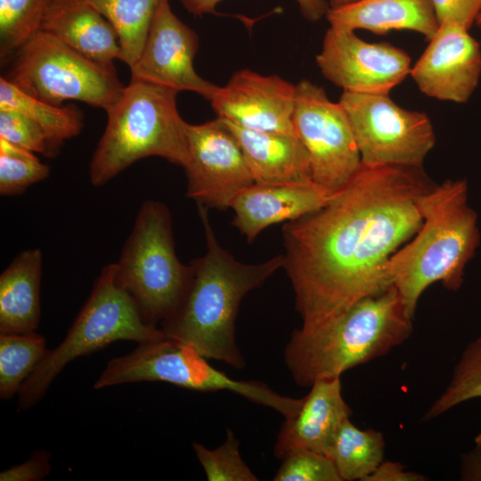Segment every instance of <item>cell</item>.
Wrapping results in <instances>:
<instances>
[{
  "instance_id": "obj_21",
  "label": "cell",
  "mask_w": 481,
  "mask_h": 481,
  "mask_svg": "<svg viewBox=\"0 0 481 481\" xmlns=\"http://www.w3.org/2000/svg\"><path fill=\"white\" fill-rule=\"evenodd\" d=\"M326 18L334 28L363 29L377 35L408 29L422 34L427 40L439 27L431 0H356L330 8Z\"/></svg>"
},
{
  "instance_id": "obj_33",
  "label": "cell",
  "mask_w": 481,
  "mask_h": 481,
  "mask_svg": "<svg viewBox=\"0 0 481 481\" xmlns=\"http://www.w3.org/2000/svg\"><path fill=\"white\" fill-rule=\"evenodd\" d=\"M438 24L452 23L469 30L481 12V0H431Z\"/></svg>"
},
{
  "instance_id": "obj_10",
  "label": "cell",
  "mask_w": 481,
  "mask_h": 481,
  "mask_svg": "<svg viewBox=\"0 0 481 481\" xmlns=\"http://www.w3.org/2000/svg\"><path fill=\"white\" fill-rule=\"evenodd\" d=\"M338 102L348 118L364 167H422L435 146L428 115L401 108L388 94L343 91Z\"/></svg>"
},
{
  "instance_id": "obj_19",
  "label": "cell",
  "mask_w": 481,
  "mask_h": 481,
  "mask_svg": "<svg viewBox=\"0 0 481 481\" xmlns=\"http://www.w3.org/2000/svg\"><path fill=\"white\" fill-rule=\"evenodd\" d=\"M41 30L102 65L122 61L114 28L86 0H48Z\"/></svg>"
},
{
  "instance_id": "obj_16",
  "label": "cell",
  "mask_w": 481,
  "mask_h": 481,
  "mask_svg": "<svg viewBox=\"0 0 481 481\" xmlns=\"http://www.w3.org/2000/svg\"><path fill=\"white\" fill-rule=\"evenodd\" d=\"M411 76L426 95L442 101L467 102L481 75V49L469 29L441 23Z\"/></svg>"
},
{
  "instance_id": "obj_27",
  "label": "cell",
  "mask_w": 481,
  "mask_h": 481,
  "mask_svg": "<svg viewBox=\"0 0 481 481\" xmlns=\"http://www.w3.org/2000/svg\"><path fill=\"white\" fill-rule=\"evenodd\" d=\"M48 0H0V57L6 61L41 30Z\"/></svg>"
},
{
  "instance_id": "obj_9",
  "label": "cell",
  "mask_w": 481,
  "mask_h": 481,
  "mask_svg": "<svg viewBox=\"0 0 481 481\" xmlns=\"http://www.w3.org/2000/svg\"><path fill=\"white\" fill-rule=\"evenodd\" d=\"M16 54L6 78L24 93L55 106L76 100L108 112L126 87L115 67L87 58L43 30Z\"/></svg>"
},
{
  "instance_id": "obj_6",
  "label": "cell",
  "mask_w": 481,
  "mask_h": 481,
  "mask_svg": "<svg viewBox=\"0 0 481 481\" xmlns=\"http://www.w3.org/2000/svg\"><path fill=\"white\" fill-rule=\"evenodd\" d=\"M115 263L105 265L65 338L48 349L18 393V410L37 404L66 365L79 356L101 350L118 340L138 344L165 337L146 323L131 296L115 279Z\"/></svg>"
},
{
  "instance_id": "obj_4",
  "label": "cell",
  "mask_w": 481,
  "mask_h": 481,
  "mask_svg": "<svg viewBox=\"0 0 481 481\" xmlns=\"http://www.w3.org/2000/svg\"><path fill=\"white\" fill-rule=\"evenodd\" d=\"M413 318L397 289L364 298L313 330L296 329L284 351L294 381L311 387L319 379L384 356L412 333Z\"/></svg>"
},
{
  "instance_id": "obj_11",
  "label": "cell",
  "mask_w": 481,
  "mask_h": 481,
  "mask_svg": "<svg viewBox=\"0 0 481 481\" xmlns=\"http://www.w3.org/2000/svg\"><path fill=\"white\" fill-rule=\"evenodd\" d=\"M293 123L309 155L315 183L336 192L361 168L348 118L340 103L331 102L322 87L306 79L296 86Z\"/></svg>"
},
{
  "instance_id": "obj_17",
  "label": "cell",
  "mask_w": 481,
  "mask_h": 481,
  "mask_svg": "<svg viewBox=\"0 0 481 481\" xmlns=\"http://www.w3.org/2000/svg\"><path fill=\"white\" fill-rule=\"evenodd\" d=\"M331 192L314 181L291 183H257L242 190L232 200V225L248 242L266 227L289 222L324 207Z\"/></svg>"
},
{
  "instance_id": "obj_20",
  "label": "cell",
  "mask_w": 481,
  "mask_h": 481,
  "mask_svg": "<svg viewBox=\"0 0 481 481\" xmlns=\"http://www.w3.org/2000/svg\"><path fill=\"white\" fill-rule=\"evenodd\" d=\"M221 119L235 136L254 183L313 181L310 158L298 135L252 130Z\"/></svg>"
},
{
  "instance_id": "obj_5",
  "label": "cell",
  "mask_w": 481,
  "mask_h": 481,
  "mask_svg": "<svg viewBox=\"0 0 481 481\" xmlns=\"http://www.w3.org/2000/svg\"><path fill=\"white\" fill-rule=\"evenodd\" d=\"M175 90L131 77L106 112L104 132L89 163L93 186L107 183L142 159L157 156L182 166L189 158L187 124L176 106Z\"/></svg>"
},
{
  "instance_id": "obj_8",
  "label": "cell",
  "mask_w": 481,
  "mask_h": 481,
  "mask_svg": "<svg viewBox=\"0 0 481 481\" xmlns=\"http://www.w3.org/2000/svg\"><path fill=\"white\" fill-rule=\"evenodd\" d=\"M192 346L164 337L139 344L132 352L109 361L94 387L143 381H164L200 391H229L270 407L285 420L298 411L302 398L281 395L257 380H237L210 365Z\"/></svg>"
},
{
  "instance_id": "obj_18",
  "label": "cell",
  "mask_w": 481,
  "mask_h": 481,
  "mask_svg": "<svg viewBox=\"0 0 481 481\" xmlns=\"http://www.w3.org/2000/svg\"><path fill=\"white\" fill-rule=\"evenodd\" d=\"M351 413L340 377L315 380L297 413L281 425L274 455L281 460L293 451L310 450L328 456L338 429Z\"/></svg>"
},
{
  "instance_id": "obj_29",
  "label": "cell",
  "mask_w": 481,
  "mask_h": 481,
  "mask_svg": "<svg viewBox=\"0 0 481 481\" xmlns=\"http://www.w3.org/2000/svg\"><path fill=\"white\" fill-rule=\"evenodd\" d=\"M50 167L34 152L0 138V194L14 196L48 177Z\"/></svg>"
},
{
  "instance_id": "obj_36",
  "label": "cell",
  "mask_w": 481,
  "mask_h": 481,
  "mask_svg": "<svg viewBox=\"0 0 481 481\" xmlns=\"http://www.w3.org/2000/svg\"><path fill=\"white\" fill-rule=\"evenodd\" d=\"M426 477L405 469L400 462L382 461L365 481H424Z\"/></svg>"
},
{
  "instance_id": "obj_35",
  "label": "cell",
  "mask_w": 481,
  "mask_h": 481,
  "mask_svg": "<svg viewBox=\"0 0 481 481\" xmlns=\"http://www.w3.org/2000/svg\"><path fill=\"white\" fill-rule=\"evenodd\" d=\"M183 7L195 16L211 13L221 0H178ZM304 17L311 21L326 16L330 7L326 0H296Z\"/></svg>"
},
{
  "instance_id": "obj_14",
  "label": "cell",
  "mask_w": 481,
  "mask_h": 481,
  "mask_svg": "<svg viewBox=\"0 0 481 481\" xmlns=\"http://www.w3.org/2000/svg\"><path fill=\"white\" fill-rule=\"evenodd\" d=\"M199 47L197 34L172 11L169 0L156 10L143 51L131 66V77L176 92L190 91L210 101L218 86L194 69Z\"/></svg>"
},
{
  "instance_id": "obj_30",
  "label": "cell",
  "mask_w": 481,
  "mask_h": 481,
  "mask_svg": "<svg viewBox=\"0 0 481 481\" xmlns=\"http://www.w3.org/2000/svg\"><path fill=\"white\" fill-rule=\"evenodd\" d=\"M239 440L227 429L226 439L217 448L210 450L201 444H192L196 457L208 481H257V477L242 460Z\"/></svg>"
},
{
  "instance_id": "obj_1",
  "label": "cell",
  "mask_w": 481,
  "mask_h": 481,
  "mask_svg": "<svg viewBox=\"0 0 481 481\" xmlns=\"http://www.w3.org/2000/svg\"><path fill=\"white\" fill-rule=\"evenodd\" d=\"M434 184L422 167L362 165L324 207L283 225V268L301 330L392 287L387 263L420 228L417 200Z\"/></svg>"
},
{
  "instance_id": "obj_3",
  "label": "cell",
  "mask_w": 481,
  "mask_h": 481,
  "mask_svg": "<svg viewBox=\"0 0 481 481\" xmlns=\"http://www.w3.org/2000/svg\"><path fill=\"white\" fill-rule=\"evenodd\" d=\"M423 222L405 246L388 259L386 273L414 318L427 288L441 282L457 291L467 264L480 243L477 214L468 204L465 179L435 183L417 200Z\"/></svg>"
},
{
  "instance_id": "obj_26",
  "label": "cell",
  "mask_w": 481,
  "mask_h": 481,
  "mask_svg": "<svg viewBox=\"0 0 481 481\" xmlns=\"http://www.w3.org/2000/svg\"><path fill=\"white\" fill-rule=\"evenodd\" d=\"M43 336L34 332L0 334V398L10 400L19 393L47 352Z\"/></svg>"
},
{
  "instance_id": "obj_2",
  "label": "cell",
  "mask_w": 481,
  "mask_h": 481,
  "mask_svg": "<svg viewBox=\"0 0 481 481\" xmlns=\"http://www.w3.org/2000/svg\"><path fill=\"white\" fill-rule=\"evenodd\" d=\"M207 252L191 263L192 277L176 311L161 323L166 337L184 342L207 359L242 369L245 360L235 338V320L242 298L259 288L279 268L278 255L258 264L236 260L217 241L208 208L197 204Z\"/></svg>"
},
{
  "instance_id": "obj_25",
  "label": "cell",
  "mask_w": 481,
  "mask_h": 481,
  "mask_svg": "<svg viewBox=\"0 0 481 481\" xmlns=\"http://www.w3.org/2000/svg\"><path fill=\"white\" fill-rule=\"evenodd\" d=\"M114 28L129 68L139 58L151 24L163 0H86Z\"/></svg>"
},
{
  "instance_id": "obj_32",
  "label": "cell",
  "mask_w": 481,
  "mask_h": 481,
  "mask_svg": "<svg viewBox=\"0 0 481 481\" xmlns=\"http://www.w3.org/2000/svg\"><path fill=\"white\" fill-rule=\"evenodd\" d=\"M0 138L44 156L53 157L50 140L33 118L10 109H0Z\"/></svg>"
},
{
  "instance_id": "obj_31",
  "label": "cell",
  "mask_w": 481,
  "mask_h": 481,
  "mask_svg": "<svg viewBox=\"0 0 481 481\" xmlns=\"http://www.w3.org/2000/svg\"><path fill=\"white\" fill-rule=\"evenodd\" d=\"M274 481H342L328 456L310 450H297L281 459Z\"/></svg>"
},
{
  "instance_id": "obj_22",
  "label": "cell",
  "mask_w": 481,
  "mask_h": 481,
  "mask_svg": "<svg viewBox=\"0 0 481 481\" xmlns=\"http://www.w3.org/2000/svg\"><path fill=\"white\" fill-rule=\"evenodd\" d=\"M40 249L20 252L0 274V334L34 332L40 322Z\"/></svg>"
},
{
  "instance_id": "obj_13",
  "label": "cell",
  "mask_w": 481,
  "mask_h": 481,
  "mask_svg": "<svg viewBox=\"0 0 481 481\" xmlns=\"http://www.w3.org/2000/svg\"><path fill=\"white\" fill-rule=\"evenodd\" d=\"M322 75L344 91L389 94L411 72L406 52L387 43H368L355 30L331 27L316 56Z\"/></svg>"
},
{
  "instance_id": "obj_39",
  "label": "cell",
  "mask_w": 481,
  "mask_h": 481,
  "mask_svg": "<svg viewBox=\"0 0 481 481\" xmlns=\"http://www.w3.org/2000/svg\"><path fill=\"white\" fill-rule=\"evenodd\" d=\"M476 23L477 25L481 29V12L479 13V15L477 16V20H476Z\"/></svg>"
},
{
  "instance_id": "obj_15",
  "label": "cell",
  "mask_w": 481,
  "mask_h": 481,
  "mask_svg": "<svg viewBox=\"0 0 481 481\" xmlns=\"http://www.w3.org/2000/svg\"><path fill=\"white\" fill-rule=\"evenodd\" d=\"M296 86L277 75L250 69L234 73L210 99L217 118L240 126L297 135L293 115Z\"/></svg>"
},
{
  "instance_id": "obj_24",
  "label": "cell",
  "mask_w": 481,
  "mask_h": 481,
  "mask_svg": "<svg viewBox=\"0 0 481 481\" xmlns=\"http://www.w3.org/2000/svg\"><path fill=\"white\" fill-rule=\"evenodd\" d=\"M0 109L14 110L33 118L46 133L54 155L83 126V114L77 107L55 106L40 101L4 77L0 78Z\"/></svg>"
},
{
  "instance_id": "obj_37",
  "label": "cell",
  "mask_w": 481,
  "mask_h": 481,
  "mask_svg": "<svg viewBox=\"0 0 481 481\" xmlns=\"http://www.w3.org/2000/svg\"><path fill=\"white\" fill-rule=\"evenodd\" d=\"M475 449L464 458L462 477L466 480L481 481V434L475 438Z\"/></svg>"
},
{
  "instance_id": "obj_38",
  "label": "cell",
  "mask_w": 481,
  "mask_h": 481,
  "mask_svg": "<svg viewBox=\"0 0 481 481\" xmlns=\"http://www.w3.org/2000/svg\"><path fill=\"white\" fill-rule=\"evenodd\" d=\"M356 0H330V8H337L353 3Z\"/></svg>"
},
{
  "instance_id": "obj_23",
  "label": "cell",
  "mask_w": 481,
  "mask_h": 481,
  "mask_svg": "<svg viewBox=\"0 0 481 481\" xmlns=\"http://www.w3.org/2000/svg\"><path fill=\"white\" fill-rule=\"evenodd\" d=\"M384 452L385 440L380 432L360 429L347 418L338 429L328 457L342 481H365L383 461Z\"/></svg>"
},
{
  "instance_id": "obj_12",
  "label": "cell",
  "mask_w": 481,
  "mask_h": 481,
  "mask_svg": "<svg viewBox=\"0 0 481 481\" xmlns=\"http://www.w3.org/2000/svg\"><path fill=\"white\" fill-rule=\"evenodd\" d=\"M186 135V196L208 208H231L234 198L254 183L235 136L219 118L187 124Z\"/></svg>"
},
{
  "instance_id": "obj_7",
  "label": "cell",
  "mask_w": 481,
  "mask_h": 481,
  "mask_svg": "<svg viewBox=\"0 0 481 481\" xmlns=\"http://www.w3.org/2000/svg\"><path fill=\"white\" fill-rule=\"evenodd\" d=\"M115 279L135 301L143 321L156 326L168 319L183 301L192 267L178 259L168 208L144 201L136 215L118 261Z\"/></svg>"
},
{
  "instance_id": "obj_34",
  "label": "cell",
  "mask_w": 481,
  "mask_h": 481,
  "mask_svg": "<svg viewBox=\"0 0 481 481\" xmlns=\"http://www.w3.org/2000/svg\"><path fill=\"white\" fill-rule=\"evenodd\" d=\"M51 453L35 450L29 459L0 473V481H40L51 472Z\"/></svg>"
},
{
  "instance_id": "obj_28",
  "label": "cell",
  "mask_w": 481,
  "mask_h": 481,
  "mask_svg": "<svg viewBox=\"0 0 481 481\" xmlns=\"http://www.w3.org/2000/svg\"><path fill=\"white\" fill-rule=\"evenodd\" d=\"M475 398H481V336L465 347L446 388L426 412L423 420L435 419Z\"/></svg>"
}]
</instances>
